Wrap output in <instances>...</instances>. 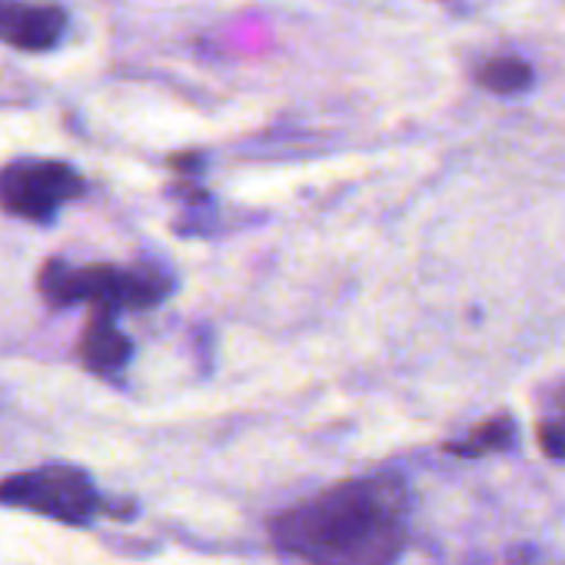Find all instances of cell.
Segmentation results:
<instances>
[{
	"instance_id": "obj_2",
	"label": "cell",
	"mask_w": 565,
	"mask_h": 565,
	"mask_svg": "<svg viewBox=\"0 0 565 565\" xmlns=\"http://www.w3.org/2000/svg\"><path fill=\"white\" fill-rule=\"evenodd\" d=\"M41 297L57 307L87 303L90 310H150L170 297V279L160 269L140 266H110V263H87L71 266L64 259H51L38 276Z\"/></svg>"
},
{
	"instance_id": "obj_6",
	"label": "cell",
	"mask_w": 565,
	"mask_h": 565,
	"mask_svg": "<svg viewBox=\"0 0 565 565\" xmlns=\"http://www.w3.org/2000/svg\"><path fill=\"white\" fill-rule=\"evenodd\" d=\"M134 356V343L120 333L114 310H90L87 330L81 337V360L97 376H117Z\"/></svg>"
},
{
	"instance_id": "obj_8",
	"label": "cell",
	"mask_w": 565,
	"mask_h": 565,
	"mask_svg": "<svg viewBox=\"0 0 565 565\" xmlns=\"http://www.w3.org/2000/svg\"><path fill=\"white\" fill-rule=\"evenodd\" d=\"M476 84L492 94H522L532 87V67L522 57H492L476 71Z\"/></svg>"
},
{
	"instance_id": "obj_7",
	"label": "cell",
	"mask_w": 565,
	"mask_h": 565,
	"mask_svg": "<svg viewBox=\"0 0 565 565\" xmlns=\"http://www.w3.org/2000/svg\"><path fill=\"white\" fill-rule=\"evenodd\" d=\"M512 439H515V423L509 416H495V419H486L482 426H476L469 436L446 443V452L462 456V459H479V456L509 449Z\"/></svg>"
},
{
	"instance_id": "obj_4",
	"label": "cell",
	"mask_w": 565,
	"mask_h": 565,
	"mask_svg": "<svg viewBox=\"0 0 565 565\" xmlns=\"http://www.w3.org/2000/svg\"><path fill=\"white\" fill-rule=\"evenodd\" d=\"M81 193L84 177L64 160H14L0 170V210L18 220L51 223Z\"/></svg>"
},
{
	"instance_id": "obj_9",
	"label": "cell",
	"mask_w": 565,
	"mask_h": 565,
	"mask_svg": "<svg viewBox=\"0 0 565 565\" xmlns=\"http://www.w3.org/2000/svg\"><path fill=\"white\" fill-rule=\"evenodd\" d=\"M539 446H542V452H545V456H552V459H565V426L542 419V423H539Z\"/></svg>"
},
{
	"instance_id": "obj_1",
	"label": "cell",
	"mask_w": 565,
	"mask_h": 565,
	"mask_svg": "<svg viewBox=\"0 0 565 565\" xmlns=\"http://www.w3.org/2000/svg\"><path fill=\"white\" fill-rule=\"evenodd\" d=\"M269 535L303 565H396L409 535V489L396 472L347 479L273 515Z\"/></svg>"
},
{
	"instance_id": "obj_3",
	"label": "cell",
	"mask_w": 565,
	"mask_h": 565,
	"mask_svg": "<svg viewBox=\"0 0 565 565\" xmlns=\"http://www.w3.org/2000/svg\"><path fill=\"white\" fill-rule=\"evenodd\" d=\"M0 505L44 515L64 525H90L97 515L110 512V502L100 495L90 472L61 462L0 479Z\"/></svg>"
},
{
	"instance_id": "obj_10",
	"label": "cell",
	"mask_w": 565,
	"mask_h": 565,
	"mask_svg": "<svg viewBox=\"0 0 565 565\" xmlns=\"http://www.w3.org/2000/svg\"><path fill=\"white\" fill-rule=\"evenodd\" d=\"M552 406H555V416H552L548 423H558V426H565V386H558V390H555V396H552Z\"/></svg>"
},
{
	"instance_id": "obj_5",
	"label": "cell",
	"mask_w": 565,
	"mask_h": 565,
	"mask_svg": "<svg viewBox=\"0 0 565 565\" xmlns=\"http://www.w3.org/2000/svg\"><path fill=\"white\" fill-rule=\"evenodd\" d=\"M67 14L57 4H28V0H0V41L14 51L44 54L61 44Z\"/></svg>"
}]
</instances>
